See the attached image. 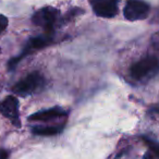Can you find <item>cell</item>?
<instances>
[{
    "label": "cell",
    "mask_w": 159,
    "mask_h": 159,
    "mask_svg": "<svg viewBox=\"0 0 159 159\" xmlns=\"http://www.w3.org/2000/svg\"><path fill=\"white\" fill-rule=\"evenodd\" d=\"M46 81L39 72H32L16 82L12 87V92L19 96H29L40 92L45 87Z\"/></svg>",
    "instance_id": "obj_1"
},
{
    "label": "cell",
    "mask_w": 159,
    "mask_h": 159,
    "mask_svg": "<svg viewBox=\"0 0 159 159\" xmlns=\"http://www.w3.org/2000/svg\"><path fill=\"white\" fill-rule=\"evenodd\" d=\"M52 42H53L52 32H46V33L43 34V35L36 36V37H32L31 39L27 42V44L25 45L22 52H21L19 56H16V57L12 58V59L9 61V63H8L9 70H13V69L16 66V64H18L24 57L29 56L30 53L34 52V51L39 50V49H43V48H45V47L49 46L50 44H52Z\"/></svg>",
    "instance_id": "obj_2"
},
{
    "label": "cell",
    "mask_w": 159,
    "mask_h": 159,
    "mask_svg": "<svg viewBox=\"0 0 159 159\" xmlns=\"http://www.w3.org/2000/svg\"><path fill=\"white\" fill-rule=\"evenodd\" d=\"M159 71V58L155 56H148L139 60L131 66V75L135 80L143 81L150 79Z\"/></svg>",
    "instance_id": "obj_3"
},
{
    "label": "cell",
    "mask_w": 159,
    "mask_h": 159,
    "mask_svg": "<svg viewBox=\"0 0 159 159\" xmlns=\"http://www.w3.org/2000/svg\"><path fill=\"white\" fill-rule=\"evenodd\" d=\"M59 18V11L52 7H44L36 11L32 16V22L37 26H40L46 30V32H52Z\"/></svg>",
    "instance_id": "obj_4"
},
{
    "label": "cell",
    "mask_w": 159,
    "mask_h": 159,
    "mask_svg": "<svg viewBox=\"0 0 159 159\" xmlns=\"http://www.w3.org/2000/svg\"><path fill=\"white\" fill-rule=\"evenodd\" d=\"M150 12V6L144 0H128L124 7V18L129 21L144 20Z\"/></svg>",
    "instance_id": "obj_5"
},
{
    "label": "cell",
    "mask_w": 159,
    "mask_h": 159,
    "mask_svg": "<svg viewBox=\"0 0 159 159\" xmlns=\"http://www.w3.org/2000/svg\"><path fill=\"white\" fill-rule=\"evenodd\" d=\"M89 5L100 18H113L119 10V0H89Z\"/></svg>",
    "instance_id": "obj_6"
},
{
    "label": "cell",
    "mask_w": 159,
    "mask_h": 159,
    "mask_svg": "<svg viewBox=\"0 0 159 159\" xmlns=\"http://www.w3.org/2000/svg\"><path fill=\"white\" fill-rule=\"evenodd\" d=\"M0 113L3 117L11 120L13 125L20 128V112H19V100L14 96H8L0 102Z\"/></svg>",
    "instance_id": "obj_7"
},
{
    "label": "cell",
    "mask_w": 159,
    "mask_h": 159,
    "mask_svg": "<svg viewBox=\"0 0 159 159\" xmlns=\"http://www.w3.org/2000/svg\"><path fill=\"white\" fill-rule=\"evenodd\" d=\"M66 115V110H63L60 107H53L50 109H46V110H42L35 112L33 115H31L29 117L30 121H43V122H47V121H51V120H56L62 118Z\"/></svg>",
    "instance_id": "obj_8"
},
{
    "label": "cell",
    "mask_w": 159,
    "mask_h": 159,
    "mask_svg": "<svg viewBox=\"0 0 159 159\" xmlns=\"http://www.w3.org/2000/svg\"><path fill=\"white\" fill-rule=\"evenodd\" d=\"M63 128V124L50 126H34V128H32V133L35 135H40V136H52V135H57L61 133Z\"/></svg>",
    "instance_id": "obj_9"
},
{
    "label": "cell",
    "mask_w": 159,
    "mask_h": 159,
    "mask_svg": "<svg viewBox=\"0 0 159 159\" xmlns=\"http://www.w3.org/2000/svg\"><path fill=\"white\" fill-rule=\"evenodd\" d=\"M142 139H143L144 143H145L146 145L148 146V148H149L150 152H152V154L155 155V156L159 158V142L154 141L152 139H150V137H147V136H143Z\"/></svg>",
    "instance_id": "obj_10"
},
{
    "label": "cell",
    "mask_w": 159,
    "mask_h": 159,
    "mask_svg": "<svg viewBox=\"0 0 159 159\" xmlns=\"http://www.w3.org/2000/svg\"><path fill=\"white\" fill-rule=\"evenodd\" d=\"M8 24H9V21H8L7 16L0 14V34L2 33V32L7 29Z\"/></svg>",
    "instance_id": "obj_11"
},
{
    "label": "cell",
    "mask_w": 159,
    "mask_h": 159,
    "mask_svg": "<svg viewBox=\"0 0 159 159\" xmlns=\"http://www.w3.org/2000/svg\"><path fill=\"white\" fill-rule=\"evenodd\" d=\"M10 152L5 148H0V159H9Z\"/></svg>",
    "instance_id": "obj_12"
},
{
    "label": "cell",
    "mask_w": 159,
    "mask_h": 159,
    "mask_svg": "<svg viewBox=\"0 0 159 159\" xmlns=\"http://www.w3.org/2000/svg\"><path fill=\"white\" fill-rule=\"evenodd\" d=\"M144 159H155V158L149 154V152H146L145 156H144Z\"/></svg>",
    "instance_id": "obj_13"
},
{
    "label": "cell",
    "mask_w": 159,
    "mask_h": 159,
    "mask_svg": "<svg viewBox=\"0 0 159 159\" xmlns=\"http://www.w3.org/2000/svg\"><path fill=\"white\" fill-rule=\"evenodd\" d=\"M152 111H154V112H156V113H159V107H157V108H154V109H152Z\"/></svg>",
    "instance_id": "obj_14"
}]
</instances>
